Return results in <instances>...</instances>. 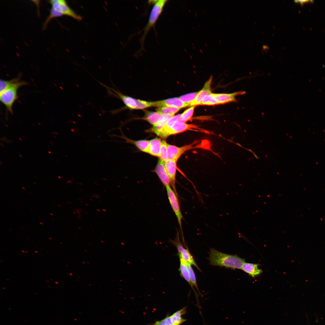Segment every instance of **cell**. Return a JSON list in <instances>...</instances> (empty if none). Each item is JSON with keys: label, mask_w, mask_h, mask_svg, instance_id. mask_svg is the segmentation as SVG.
<instances>
[{"label": "cell", "mask_w": 325, "mask_h": 325, "mask_svg": "<svg viewBox=\"0 0 325 325\" xmlns=\"http://www.w3.org/2000/svg\"><path fill=\"white\" fill-rule=\"evenodd\" d=\"M208 258L209 264L232 269H241L245 260L236 255L225 254L211 249Z\"/></svg>", "instance_id": "obj_1"}, {"label": "cell", "mask_w": 325, "mask_h": 325, "mask_svg": "<svg viewBox=\"0 0 325 325\" xmlns=\"http://www.w3.org/2000/svg\"><path fill=\"white\" fill-rule=\"evenodd\" d=\"M51 5L50 14L43 23L42 29L47 28L48 24L53 18L67 15L72 17L77 20H82V17L76 14L68 5L64 0H51L48 1Z\"/></svg>", "instance_id": "obj_2"}, {"label": "cell", "mask_w": 325, "mask_h": 325, "mask_svg": "<svg viewBox=\"0 0 325 325\" xmlns=\"http://www.w3.org/2000/svg\"><path fill=\"white\" fill-rule=\"evenodd\" d=\"M149 1V2L153 4V6L151 10L147 23L143 29V34L140 39L139 41L141 46L140 51L144 49V42L147 35L151 29L155 26L168 1L157 0Z\"/></svg>", "instance_id": "obj_3"}, {"label": "cell", "mask_w": 325, "mask_h": 325, "mask_svg": "<svg viewBox=\"0 0 325 325\" xmlns=\"http://www.w3.org/2000/svg\"><path fill=\"white\" fill-rule=\"evenodd\" d=\"M27 84L28 83L27 82L20 81L0 93L1 102L5 106L7 111L10 113H13V106L18 98V89Z\"/></svg>", "instance_id": "obj_4"}, {"label": "cell", "mask_w": 325, "mask_h": 325, "mask_svg": "<svg viewBox=\"0 0 325 325\" xmlns=\"http://www.w3.org/2000/svg\"><path fill=\"white\" fill-rule=\"evenodd\" d=\"M198 142L195 141L188 145L181 147H177L168 144V159L177 161L181 155L190 150L203 147L200 145L197 144Z\"/></svg>", "instance_id": "obj_5"}, {"label": "cell", "mask_w": 325, "mask_h": 325, "mask_svg": "<svg viewBox=\"0 0 325 325\" xmlns=\"http://www.w3.org/2000/svg\"><path fill=\"white\" fill-rule=\"evenodd\" d=\"M165 187L169 203L176 216L182 236H183L182 227V220L183 217L180 209L177 194L171 187L170 185H168Z\"/></svg>", "instance_id": "obj_6"}, {"label": "cell", "mask_w": 325, "mask_h": 325, "mask_svg": "<svg viewBox=\"0 0 325 325\" xmlns=\"http://www.w3.org/2000/svg\"><path fill=\"white\" fill-rule=\"evenodd\" d=\"M170 242L177 248L178 251V255L187 263L193 265L198 270L201 271L196 263L193 256L187 248H185L180 240L179 232L177 231L176 237L174 240H170Z\"/></svg>", "instance_id": "obj_7"}, {"label": "cell", "mask_w": 325, "mask_h": 325, "mask_svg": "<svg viewBox=\"0 0 325 325\" xmlns=\"http://www.w3.org/2000/svg\"><path fill=\"white\" fill-rule=\"evenodd\" d=\"M186 311V308L184 307L161 320L156 321L152 325H180L186 321L182 316Z\"/></svg>", "instance_id": "obj_8"}, {"label": "cell", "mask_w": 325, "mask_h": 325, "mask_svg": "<svg viewBox=\"0 0 325 325\" xmlns=\"http://www.w3.org/2000/svg\"><path fill=\"white\" fill-rule=\"evenodd\" d=\"M188 130L205 132L206 131L205 130L200 128L198 125L187 124L179 120L175 122L171 128L169 132V136Z\"/></svg>", "instance_id": "obj_9"}, {"label": "cell", "mask_w": 325, "mask_h": 325, "mask_svg": "<svg viewBox=\"0 0 325 325\" xmlns=\"http://www.w3.org/2000/svg\"><path fill=\"white\" fill-rule=\"evenodd\" d=\"M212 77L211 76L205 83L202 88L199 91L195 99L190 104L189 106H196L200 105L203 99L206 95L212 93L211 86Z\"/></svg>", "instance_id": "obj_10"}, {"label": "cell", "mask_w": 325, "mask_h": 325, "mask_svg": "<svg viewBox=\"0 0 325 325\" xmlns=\"http://www.w3.org/2000/svg\"><path fill=\"white\" fill-rule=\"evenodd\" d=\"M153 106L161 107L168 106L180 109L189 106V104L182 102L179 98H174L153 102Z\"/></svg>", "instance_id": "obj_11"}, {"label": "cell", "mask_w": 325, "mask_h": 325, "mask_svg": "<svg viewBox=\"0 0 325 325\" xmlns=\"http://www.w3.org/2000/svg\"><path fill=\"white\" fill-rule=\"evenodd\" d=\"M177 162L174 160L168 159L164 162V164L166 171L170 180L171 184L173 190L177 194L175 187Z\"/></svg>", "instance_id": "obj_12"}, {"label": "cell", "mask_w": 325, "mask_h": 325, "mask_svg": "<svg viewBox=\"0 0 325 325\" xmlns=\"http://www.w3.org/2000/svg\"><path fill=\"white\" fill-rule=\"evenodd\" d=\"M154 172L156 173L160 180L166 187L170 185L171 182L170 179L166 171L164 164V162L159 159L156 166L154 170Z\"/></svg>", "instance_id": "obj_13"}, {"label": "cell", "mask_w": 325, "mask_h": 325, "mask_svg": "<svg viewBox=\"0 0 325 325\" xmlns=\"http://www.w3.org/2000/svg\"><path fill=\"white\" fill-rule=\"evenodd\" d=\"M245 93V91H241L230 94L212 93V94L218 104H220L232 102H236L237 101L236 98V96L243 95Z\"/></svg>", "instance_id": "obj_14"}, {"label": "cell", "mask_w": 325, "mask_h": 325, "mask_svg": "<svg viewBox=\"0 0 325 325\" xmlns=\"http://www.w3.org/2000/svg\"><path fill=\"white\" fill-rule=\"evenodd\" d=\"M162 141L161 139L158 138H156L149 140L147 153L159 157Z\"/></svg>", "instance_id": "obj_15"}, {"label": "cell", "mask_w": 325, "mask_h": 325, "mask_svg": "<svg viewBox=\"0 0 325 325\" xmlns=\"http://www.w3.org/2000/svg\"><path fill=\"white\" fill-rule=\"evenodd\" d=\"M174 115L171 114L162 115L157 123L147 130L148 132L153 133L158 135L168 120Z\"/></svg>", "instance_id": "obj_16"}, {"label": "cell", "mask_w": 325, "mask_h": 325, "mask_svg": "<svg viewBox=\"0 0 325 325\" xmlns=\"http://www.w3.org/2000/svg\"><path fill=\"white\" fill-rule=\"evenodd\" d=\"M181 114L174 116L167 122L163 128L158 135L163 139L169 137V132L172 125L178 120L180 121Z\"/></svg>", "instance_id": "obj_17"}, {"label": "cell", "mask_w": 325, "mask_h": 325, "mask_svg": "<svg viewBox=\"0 0 325 325\" xmlns=\"http://www.w3.org/2000/svg\"><path fill=\"white\" fill-rule=\"evenodd\" d=\"M241 269L252 277L257 276L262 273V271L258 268L257 264L245 262Z\"/></svg>", "instance_id": "obj_18"}, {"label": "cell", "mask_w": 325, "mask_h": 325, "mask_svg": "<svg viewBox=\"0 0 325 325\" xmlns=\"http://www.w3.org/2000/svg\"><path fill=\"white\" fill-rule=\"evenodd\" d=\"M180 264L179 271L181 276L184 278L193 288L190 277V274L187 266V263L181 257H179Z\"/></svg>", "instance_id": "obj_19"}, {"label": "cell", "mask_w": 325, "mask_h": 325, "mask_svg": "<svg viewBox=\"0 0 325 325\" xmlns=\"http://www.w3.org/2000/svg\"><path fill=\"white\" fill-rule=\"evenodd\" d=\"M125 139L128 143L134 145L140 151L148 153L149 140H134L125 137Z\"/></svg>", "instance_id": "obj_20"}, {"label": "cell", "mask_w": 325, "mask_h": 325, "mask_svg": "<svg viewBox=\"0 0 325 325\" xmlns=\"http://www.w3.org/2000/svg\"><path fill=\"white\" fill-rule=\"evenodd\" d=\"M162 115L157 111H146L145 116L142 119L154 126L157 123Z\"/></svg>", "instance_id": "obj_21"}, {"label": "cell", "mask_w": 325, "mask_h": 325, "mask_svg": "<svg viewBox=\"0 0 325 325\" xmlns=\"http://www.w3.org/2000/svg\"><path fill=\"white\" fill-rule=\"evenodd\" d=\"M20 77L9 80L1 79L0 81V93L8 88L12 86L20 80Z\"/></svg>", "instance_id": "obj_22"}, {"label": "cell", "mask_w": 325, "mask_h": 325, "mask_svg": "<svg viewBox=\"0 0 325 325\" xmlns=\"http://www.w3.org/2000/svg\"><path fill=\"white\" fill-rule=\"evenodd\" d=\"M181 109L176 107L165 106L159 107L156 110L157 112L162 115H174L178 112Z\"/></svg>", "instance_id": "obj_23"}, {"label": "cell", "mask_w": 325, "mask_h": 325, "mask_svg": "<svg viewBox=\"0 0 325 325\" xmlns=\"http://www.w3.org/2000/svg\"><path fill=\"white\" fill-rule=\"evenodd\" d=\"M195 106L190 107L181 114L180 121L184 122L190 120L193 116Z\"/></svg>", "instance_id": "obj_24"}, {"label": "cell", "mask_w": 325, "mask_h": 325, "mask_svg": "<svg viewBox=\"0 0 325 325\" xmlns=\"http://www.w3.org/2000/svg\"><path fill=\"white\" fill-rule=\"evenodd\" d=\"M159 158L164 162L168 159V143L162 140Z\"/></svg>", "instance_id": "obj_25"}, {"label": "cell", "mask_w": 325, "mask_h": 325, "mask_svg": "<svg viewBox=\"0 0 325 325\" xmlns=\"http://www.w3.org/2000/svg\"><path fill=\"white\" fill-rule=\"evenodd\" d=\"M218 104L212 93L205 96L202 100L200 105H214Z\"/></svg>", "instance_id": "obj_26"}, {"label": "cell", "mask_w": 325, "mask_h": 325, "mask_svg": "<svg viewBox=\"0 0 325 325\" xmlns=\"http://www.w3.org/2000/svg\"><path fill=\"white\" fill-rule=\"evenodd\" d=\"M198 91L192 92L182 95L179 97L182 102L189 104L195 99Z\"/></svg>", "instance_id": "obj_27"}, {"label": "cell", "mask_w": 325, "mask_h": 325, "mask_svg": "<svg viewBox=\"0 0 325 325\" xmlns=\"http://www.w3.org/2000/svg\"><path fill=\"white\" fill-rule=\"evenodd\" d=\"M187 266L189 271L191 283L193 286H195L196 288L199 292L196 277L193 269L191 265L187 263Z\"/></svg>", "instance_id": "obj_28"}, {"label": "cell", "mask_w": 325, "mask_h": 325, "mask_svg": "<svg viewBox=\"0 0 325 325\" xmlns=\"http://www.w3.org/2000/svg\"><path fill=\"white\" fill-rule=\"evenodd\" d=\"M137 109H142L153 106V102L137 99Z\"/></svg>", "instance_id": "obj_29"}, {"label": "cell", "mask_w": 325, "mask_h": 325, "mask_svg": "<svg viewBox=\"0 0 325 325\" xmlns=\"http://www.w3.org/2000/svg\"><path fill=\"white\" fill-rule=\"evenodd\" d=\"M313 0H295L294 2L296 3H300L302 5L305 3L311 2H313Z\"/></svg>", "instance_id": "obj_30"}, {"label": "cell", "mask_w": 325, "mask_h": 325, "mask_svg": "<svg viewBox=\"0 0 325 325\" xmlns=\"http://www.w3.org/2000/svg\"><path fill=\"white\" fill-rule=\"evenodd\" d=\"M204 45H205V46H206V47H207V44H206V43H205Z\"/></svg>", "instance_id": "obj_31"}, {"label": "cell", "mask_w": 325, "mask_h": 325, "mask_svg": "<svg viewBox=\"0 0 325 325\" xmlns=\"http://www.w3.org/2000/svg\"><path fill=\"white\" fill-rule=\"evenodd\" d=\"M218 41H219V43H220V44H221V41H220V39H219V40H218Z\"/></svg>", "instance_id": "obj_32"}, {"label": "cell", "mask_w": 325, "mask_h": 325, "mask_svg": "<svg viewBox=\"0 0 325 325\" xmlns=\"http://www.w3.org/2000/svg\"><path fill=\"white\" fill-rule=\"evenodd\" d=\"M200 51H201V52H203V51H202V50L201 49H200Z\"/></svg>", "instance_id": "obj_33"}, {"label": "cell", "mask_w": 325, "mask_h": 325, "mask_svg": "<svg viewBox=\"0 0 325 325\" xmlns=\"http://www.w3.org/2000/svg\"><path fill=\"white\" fill-rule=\"evenodd\" d=\"M195 16H197V14L196 13V12H195Z\"/></svg>", "instance_id": "obj_34"}, {"label": "cell", "mask_w": 325, "mask_h": 325, "mask_svg": "<svg viewBox=\"0 0 325 325\" xmlns=\"http://www.w3.org/2000/svg\"><path fill=\"white\" fill-rule=\"evenodd\" d=\"M189 11L190 12H191V11H190V10L189 9Z\"/></svg>", "instance_id": "obj_35"}, {"label": "cell", "mask_w": 325, "mask_h": 325, "mask_svg": "<svg viewBox=\"0 0 325 325\" xmlns=\"http://www.w3.org/2000/svg\"><path fill=\"white\" fill-rule=\"evenodd\" d=\"M192 45H193V46H194V45L193 44V43H192Z\"/></svg>", "instance_id": "obj_36"}, {"label": "cell", "mask_w": 325, "mask_h": 325, "mask_svg": "<svg viewBox=\"0 0 325 325\" xmlns=\"http://www.w3.org/2000/svg\"><path fill=\"white\" fill-rule=\"evenodd\" d=\"M203 11L204 12V13H205V11Z\"/></svg>", "instance_id": "obj_37"}, {"label": "cell", "mask_w": 325, "mask_h": 325, "mask_svg": "<svg viewBox=\"0 0 325 325\" xmlns=\"http://www.w3.org/2000/svg\"><path fill=\"white\" fill-rule=\"evenodd\" d=\"M192 27H193V29H194V27H193V26H192Z\"/></svg>", "instance_id": "obj_38"}]
</instances>
